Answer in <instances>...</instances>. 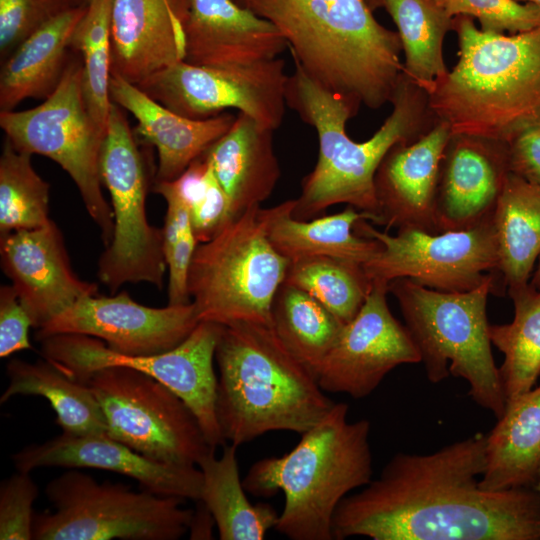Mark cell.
<instances>
[{
    "mask_svg": "<svg viewBox=\"0 0 540 540\" xmlns=\"http://www.w3.org/2000/svg\"><path fill=\"white\" fill-rule=\"evenodd\" d=\"M198 245L193 232L182 237L165 254L168 271V304L181 305L190 303L188 294V274L191 261Z\"/></svg>",
    "mask_w": 540,
    "mask_h": 540,
    "instance_id": "cell-44",
    "label": "cell"
},
{
    "mask_svg": "<svg viewBox=\"0 0 540 540\" xmlns=\"http://www.w3.org/2000/svg\"><path fill=\"white\" fill-rule=\"evenodd\" d=\"M1 266L39 329L78 300L98 294L96 283L73 271L62 232L46 225L0 236Z\"/></svg>",
    "mask_w": 540,
    "mask_h": 540,
    "instance_id": "cell-18",
    "label": "cell"
},
{
    "mask_svg": "<svg viewBox=\"0 0 540 540\" xmlns=\"http://www.w3.org/2000/svg\"><path fill=\"white\" fill-rule=\"evenodd\" d=\"M39 490L30 473L17 471L0 485V539H33V503Z\"/></svg>",
    "mask_w": 540,
    "mask_h": 540,
    "instance_id": "cell-40",
    "label": "cell"
},
{
    "mask_svg": "<svg viewBox=\"0 0 540 540\" xmlns=\"http://www.w3.org/2000/svg\"><path fill=\"white\" fill-rule=\"evenodd\" d=\"M451 17L478 20L480 29L497 33H517L540 25V6L515 0H430Z\"/></svg>",
    "mask_w": 540,
    "mask_h": 540,
    "instance_id": "cell-39",
    "label": "cell"
},
{
    "mask_svg": "<svg viewBox=\"0 0 540 540\" xmlns=\"http://www.w3.org/2000/svg\"><path fill=\"white\" fill-rule=\"evenodd\" d=\"M534 487H535L534 489L537 491V493H538L539 496H540V474H539V477H538V479H537V481H536Z\"/></svg>",
    "mask_w": 540,
    "mask_h": 540,
    "instance_id": "cell-50",
    "label": "cell"
},
{
    "mask_svg": "<svg viewBox=\"0 0 540 540\" xmlns=\"http://www.w3.org/2000/svg\"><path fill=\"white\" fill-rule=\"evenodd\" d=\"M511 323L489 325V337L503 355L499 367L506 403L535 387L540 377V290L529 284L508 289Z\"/></svg>",
    "mask_w": 540,
    "mask_h": 540,
    "instance_id": "cell-33",
    "label": "cell"
},
{
    "mask_svg": "<svg viewBox=\"0 0 540 540\" xmlns=\"http://www.w3.org/2000/svg\"><path fill=\"white\" fill-rule=\"evenodd\" d=\"M354 231L381 243L380 251L363 265L371 282L389 284L408 278L431 289L464 292L498 274L492 217L465 230L430 233L399 229L395 235L381 232L362 219Z\"/></svg>",
    "mask_w": 540,
    "mask_h": 540,
    "instance_id": "cell-14",
    "label": "cell"
},
{
    "mask_svg": "<svg viewBox=\"0 0 540 540\" xmlns=\"http://www.w3.org/2000/svg\"><path fill=\"white\" fill-rule=\"evenodd\" d=\"M114 0H90L71 40L82 60V89L87 108L105 131L111 107V20Z\"/></svg>",
    "mask_w": 540,
    "mask_h": 540,
    "instance_id": "cell-36",
    "label": "cell"
},
{
    "mask_svg": "<svg viewBox=\"0 0 540 540\" xmlns=\"http://www.w3.org/2000/svg\"><path fill=\"white\" fill-rule=\"evenodd\" d=\"M221 325L199 322L175 348L154 355L129 356L112 351L100 339L75 333L57 334L41 342V354L75 380L108 366H126L155 378L191 409L205 438L216 449L226 441L217 412L218 379L213 361Z\"/></svg>",
    "mask_w": 540,
    "mask_h": 540,
    "instance_id": "cell-13",
    "label": "cell"
},
{
    "mask_svg": "<svg viewBox=\"0 0 540 540\" xmlns=\"http://www.w3.org/2000/svg\"><path fill=\"white\" fill-rule=\"evenodd\" d=\"M530 285L534 288L540 290V256L537 261V266L535 267L531 279H530Z\"/></svg>",
    "mask_w": 540,
    "mask_h": 540,
    "instance_id": "cell-46",
    "label": "cell"
},
{
    "mask_svg": "<svg viewBox=\"0 0 540 540\" xmlns=\"http://www.w3.org/2000/svg\"><path fill=\"white\" fill-rule=\"evenodd\" d=\"M198 323L192 302L155 308L139 304L123 291L78 300L37 329L36 338L83 334L102 340L119 354L146 356L175 348Z\"/></svg>",
    "mask_w": 540,
    "mask_h": 540,
    "instance_id": "cell-17",
    "label": "cell"
},
{
    "mask_svg": "<svg viewBox=\"0 0 540 540\" xmlns=\"http://www.w3.org/2000/svg\"><path fill=\"white\" fill-rule=\"evenodd\" d=\"M344 326L345 323L304 290L285 282L280 286L272 305L271 327L315 376Z\"/></svg>",
    "mask_w": 540,
    "mask_h": 540,
    "instance_id": "cell-34",
    "label": "cell"
},
{
    "mask_svg": "<svg viewBox=\"0 0 540 540\" xmlns=\"http://www.w3.org/2000/svg\"><path fill=\"white\" fill-rule=\"evenodd\" d=\"M540 474V385L506 403L486 434L479 485L487 491L534 487Z\"/></svg>",
    "mask_w": 540,
    "mask_h": 540,
    "instance_id": "cell-28",
    "label": "cell"
},
{
    "mask_svg": "<svg viewBox=\"0 0 540 540\" xmlns=\"http://www.w3.org/2000/svg\"><path fill=\"white\" fill-rule=\"evenodd\" d=\"M172 183L189 208L198 243L211 240L234 219L229 199L203 155Z\"/></svg>",
    "mask_w": 540,
    "mask_h": 540,
    "instance_id": "cell-38",
    "label": "cell"
},
{
    "mask_svg": "<svg viewBox=\"0 0 540 540\" xmlns=\"http://www.w3.org/2000/svg\"><path fill=\"white\" fill-rule=\"evenodd\" d=\"M0 127L15 149L48 157L71 177L106 247L114 229L99 171L106 131L85 103L79 53L70 56L59 85L41 104L28 110L0 111Z\"/></svg>",
    "mask_w": 540,
    "mask_h": 540,
    "instance_id": "cell-10",
    "label": "cell"
},
{
    "mask_svg": "<svg viewBox=\"0 0 540 540\" xmlns=\"http://www.w3.org/2000/svg\"><path fill=\"white\" fill-rule=\"evenodd\" d=\"M492 220L504 285L511 289L529 284L540 256V186L510 172Z\"/></svg>",
    "mask_w": 540,
    "mask_h": 540,
    "instance_id": "cell-30",
    "label": "cell"
},
{
    "mask_svg": "<svg viewBox=\"0 0 540 540\" xmlns=\"http://www.w3.org/2000/svg\"><path fill=\"white\" fill-rule=\"evenodd\" d=\"M30 154L5 138L0 156V236L46 225L49 184L35 171Z\"/></svg>",
    "mask_w": 540,
    "mask_h": 540,
    "instance_id": "cell-37",
    "label": "cell"
},
{
    "mask_svg": "<svg viewBox=\"0 0 540 540\" xmlns=\"http://www.w3.org/2000/svg\"><path fill=\"white\" fill-rule=\"evenodd\" d=\"M284 282L313 296L345 324L358 314L372 287L362 265L325 256L290 261Z\"/></svg>",
    "mask_w": 540,
    "mask_h": 540,
    "instance_id": "cell-35",
    "label": "cell"
},
{
    "mask_svg": "<svg viewBox=\"0 0 540 540\" xmlns=\"http://www.w3.org/2000/svg\"><path fill=\"white\" fill-rule=\"evenodd\" d=\"M495 277L464 292L425 287L408 278L388 284L400 306L431 383L450 375L464 379L468 394L498 419L506 407L489 337L487 299Z\"/></svg>",
    "mask_w": 540,
    "mask_h": 540,
    "instance_id": "cell-7",
    "label": "cell"
},
{
    "mask_svg": "<svg viewBox=\"0 0 540 540\" xmlns=\"http://www.w3.org/2000/svg\"><path fill=\"white\" fill-rule=\"evenodd\" d=\"M458 61L429 94L438 121L452 134L509 142L540 124V25L517 33L483 31L453 18Z\"/></svg>",
    "mask_w": 540,
    "mask_h": 540,
    "instance_id": "cell-4",
    "label": "cell"
},
{
    "mask_svg": "<svg viewBox=\"0 0 540 540\" xmlns=\"http://www.w3.org/2000/svg\"><path fill=\"white\" fill-rule=\"evenodd\" d=\"M486 434L429 454L396 453L380 475L339 503L333 540H539L540 496L531 487H480Z\"/></svg>",
    "mask_w": 540,
    "mask_h": 540,
    "instance_id": "cell-1",
    "label": "cell"
},
{
    "mask_svg": "<svg viewBox=\"0 0 540 540\" xmlns=\"http://www.w3.org/2000/svg\"><path fill=\"white\" fill-rule=\"evenodd\" d=\"M515 1L520 2V3H529V4L540 6V0H515Z\"/></svg>",
    "mask_w": 540,
    "mask_h": 540,
    "instance_id": "cell-49",
    "label": "cell"
},
{
    "mask_svg": "<svg viewBox=\"0 0 540 540\" xmlns=\"http://www.w3.org/2000/svg\"><path fill=\"white\" fill-rule=\"evenodd\" d=\"M509 173L506 142L452 134L437 191L438 231L465 230L490 219Z\"/></svg>",
    "mask_w": 540,
    "mask_h": 540,
    "instance_id": "cell-22",
    "label": "cell"
},
{
    "mask_svg": "<svg viewBox=\"0 0 540 540\" xmlns=\"http://www.w3.org/2000/svg\"><path fill=\"white\" fill-rule=\"evenodd\" d=\"M295 199L265 209L268 236L276 250L289 261L325 256L364 265L381 249L373 238L355 233V224L369 214L353 206L313 220L293 217Z\"/></svg>",
    "mask_w": 540,
    "mask_h": 540,
    "instance_id": "cell-27",
    "label": "cell"
},
{
    "mask_svg": "<svg viewBox=\"0 0 540 540\" xmlns=\"http://www.w3.org/2000/svg\"><path fill=\"white\" fill-rule=\"evenodd\" d=\"M109 95L113 103L137 120L136 134L157 149L155 182L178 178L236 119V115L226 112L203 120L186 118L158 103L138 86L112 74Z\"/></svg>",
    "mask_w": 540,
    "mask_h": 540,
    "instance_id": "cell-24",
    "label": "cell"
},
{
    "mask_svg": "<svg viewBox=\"0 0 540 540\" xmlns=\"http://www.w3.org/2000/svg\"><path fill=\"white\" fill-rule=\"evenodd\" d=\"M196 510H193L192 519L189 526L190 539H212V529L216 526L215 520L200 500H197Z\"/></svg>",
    "mask_w": 540,
    "mask_h": 540,
    "instance_id": "cell-45",
    "label": "cell"
},
{
    "mask_svg": "<svg viewBox=\"0 0 540 540\" xmlns=\"http://www.w3.org/2000/svg\"><path fill=\"white\" fill-rule=\"evenodd\" d=\"M289 264L269 239L265 209L246 210L195 249L187 287L199 322L271 326Z\"/></svg>",
    "mask_w": 540,
    "mask_h": 540,
    "instance_id": "cell-8",
    "label": "cell"
},
{
    "mask_svg": "<svg viewBox=\"0 0 540 540\" xmlns=\"http://www.w3.org/2000/svg\"><path fill=\"white\" fill-rule=\"evenodd\" d=\"M65 8L85 7L90 0H59Z\"/></svg>",
    "mask_w": 540,
    "mask_h": 540,
    "instance_id": "cell-47",
    "label": "cell"
},
{
    "mask_svg": "<svg viewBox=\"0 0 540 540\" xmlns=\"http://www.w3.org/2000/svg\"><path fill=\"white\" fill-rule=\"evenodd\" d=\"M285 61L213 68L179 61L138 86L152 99L189 119L203 120L234 108L276 130L285 115Z\"/></svg>",
    "mask_w": 540,
    "mask_h": 540,
    "instance_id": "cell-15",
    "label": "cell"
},
{
    "mask_svg": "<svg viewBox=\"0 0 540 540\" xmlns=\"http://www.w3.org/2000/svg\"><path fill=\"white\" fill-rule=\"evenodd\" d=\"M220 458L211 451L198 463L200 501L211 512L221 540H262L274 529L279 513L268 503L253 504L240 479L237 446L225 444Z\"/></svg>",
    "mask_w": 540,
    "mask_h": 540,
    "instance_id": "cell-31",
    "label": "cell"
},
{
    "mask_svg": "<svg viewBox=\"0 0 540 540\" xmlns=\"http://www.w3.org/2000/svg\"><path fill=\"white\" fill-rule=\"evenodd\" d=\"M364 1L366 2L368 7L372 11H375V10L385 6V0H364Z\"/></svg>",
    "mask_w": 540,
    "mask_h": 540,
    "instance_id": "cell-48",
    "label": "cell"
},
{
    "mask_svg": "<svg viewBox=\"0 0 540 540\" xmlns=\"http://www.w3.org/2000/svg\"><path fill=\"white\" fill-rule=\"evenodd\" d=\"M17 471L40 467L96 468L136 480L141 489L183 500H199L202 472L196 465L152 460L108 435L62 433L41 444H31L11 457Z\"/></svg>",
    "mask_w": 540,
    "mask_h": 540,
    "instance_id": "cell-19",
    "label": "cell"
},
{
    "mask_svg": "<svg viewBox=\"0 0 540 540\" xmlns=\"http://www.w3.org/2000/svg\"><path fill=\"white\" fill-rule=\"evenodd\" d=\"M31 317L12 285L0 288V357L31 349Z\"/></svg>",
    "mask_w": 540,
    "mask_h": 540,
    "instance_id": "cell-42",
    "label": "cell"
},
{
    "mask_svg": "<svg viewBox=\"0 0 540 540\" xmlns=\"http://www.w3.org/2000/svg\"><path fill=\"white\" fill-rule=\"evenodd\" d=\"M215 360L219 427L237 447L268 432L302 434L336 403L270 325L221 326Z\"/></svg>",
    "mask_w": 540,
    "mask_h": 540,
    "instance_id": "cell-5",
    "label": "cell"
},
{
    "mask_svg": "<svg viewBox=\"0 0 540 540\" xmlns=\"http://www.w3.org/2000/svg\"><path fill=\"white\" fill-rule=\"evenodd\" d=\"M85 7L55 15L3 61L0 70V111L15 110L27 98L46 99L59 85L70 55L73 32Z\"/></svg>",
    "mask_w": 540,
    "mask_h": 540,
    "instance_id": "cell-26",
    "label": "cell"
},
{
    "mask_svg": "<svg viewBox=\"0 0 540 540\" xmlns=\"http://www.w3.org/2000/svg\"><path fill=\"white\" fill-rule=\"evenodd\" d=\"M273 23L293 58L356 116L377 110L395 93L402 70L397 31L380 24L364 0H245Z\"/></svg>",
    "mask_w": 540,
    "mask_h": 540,
    "instance_id": "cell-3",
    "label": "cell"
},
{
    "mask_svg": "<svg viewBox=\"0 0 540 540\" xmlns=\"http://www.w3.org/2000/svg\"><path fill=\"white\" fill-rule=\"evenodd\" d=\"M387 292L388 284L372 282L360 311L323 359L316 377L325 392L361 399L397 366L421 362L409 331L388 307Z\"/></svg>",
    "mask_w": 540,
    "mask_h": 540,
    "instance_id": "cell-16",
    "label": "cell"
},
{
    "mask_svg": "<svg viewBox=\"0 0 540 540\" xmlns=\"http://www.w3.org/2000/svg\"><path fill=\"white\" fill-rule=\"evenodd\" d=\"M294 65L285 87L286 105L316 130L319 154L315 167L302 180L293 217L309 220L344 203L369 214L377 224L376 171L393 146L418 139L438 122L429 94L402 71L390 102L392 112L371 138L356 142L345 129L346 122L355 117L349 105L313 81L297 62Z\"/></svg>",
    "mask_w": 540,
    "mask_h": 540,
    "instance_id": "cell-2",
    "label": "cell"
},
{
    "mask_svg": "<svg viewBox=\"0 0 540 540\" xmlns=\"http://www.w3.org/2000/svg\"><path fill=\"white\" fill-rule=\"evenodd\" d=\"M384 8L397 27L403 73L430 94L448 72L443 43L453 17L430 0H385Z\"/></svg>",
    "mask_w": 540,
    "mask_h": 540,
    "instance_id": "cell-32",
    "label": "cell"
},
{
    "mask_svg": "<svg viewBox=\"0 0 540 540\" xmlns=\"http://www.w3.org/2000/svg\"><path fill=\"white\" fill-rule=\"evenodd\" d=\"M273 131L238 112L230 129L203 154L229 199L233 218L260 206L278 183Z\"/></svg>",
    "mask_w": 540,
    "mask_h": 540,
    "instance_id": "cell-25",
    "label": "cell"
},
{
    "mask_svg": "<svg viewBox=\"0 0 540 540\" xmlns=\"http://www.w3.org/2000/svg\"><path fill=\"white\" fill-rule=\"evenodd\" d=\"M108 189L113 236L98 261V278L113 293L127 283L162 289L167 271L162 229L146 213L148 181L143 157L120 106L111 103L99 161Z\"/></svg>",
    "mask_w": 540,
    "mask_h": 540,
    "instance_id": "cell-11",
    "label": "cell"
},
{
    "mask_svg": "<svg viewBox=\"0 0 540 540\" xmlns=\"http://www.w3.org/2000/svg\"><path fill=\"white\" fill-rule=\"evenodd\" d=\"M183 61L230 68L278 58L288 44L278 28L233 0H187Z\"/></svg>",
    "mask_w": 540,
    "mask_h": 540,
    "instance_id": "cell-21",
    "label": "cell"
},
{
    "mask_svg": "<svg viewBox=\"0 0 540 540\" xmlns=\"http://www.w3.org/2000/svg\"><path fill=\"white\" fill-rule=\"evenodd\" d=\"M8 386L0 403L16 395L41 396L56 413V423L71 435H107L102 408L90 387L68 376L43 357L34 363L12 359L6 366Z\"/></svg>",
    "mask_w": 540,
    "mask_h": 540,
    "instance_id": "cell-29",
    "label": "cell"
},
{
    "mask_svg": "<svg viewBox=\"0 0 540 540\" xmlns=\"http://www.w3.org/2000/svg\"><path fill=\"white\" fill-rule=\"evenodd\" d=\"M187 0H114L111 74L138 85L184 59Z\"/></svg>",
    "mask_w": 540,
    "mask_h": 540,
    "instance_id": "cell-23",
    "label": "cell"
},
{
    "mask_svg": "<svg viewBox=\"0 0 540 540\" xmlns=\"http://www.w3.org/2000/svg\"><path fill=\"white\" fill-rule=\"evenodd\" d=\"M81 382L102 408L107 435L134 451L162 463L198 465L215 450L186 403L150 375L108 366Z\"/></svg>",
    "mask_w": 540,
    "mask_h": 540,
    "instance_id": "cell-12",
    "label": "cell"
},
{
    "mask_svg": "<svg viewBox=\"0 0 540 540\" xmlns=\"http://www.w3.org/2000/svg\"><path fill=\"white\" fill-rule=\"evenodd\" d=\"M509 171L540 186V124L530 126L507 142Z\"/></svg>",
    "mask_w": 540,
    "mask_h": 540,
    "instance_id": "cell-43",
    "label": "cell"
},
{
    "mask_svg": "<svg viewBox=\"0 0 540 540\" xmlns=\"http://www.w3.org/2000/svg\"><path fill=\"white\" fill-rule=\"evenodd\" d=\"M346 403H335L299 442L280 457L255 462L242 480L256 497L284 495L275 530L291 540H333L332 520L352 490L372 479L370 422L348 420Z\"/></svg>",
    "mask_w": 540,
    "mask_h": 540,
    "instance_id": "cell-6",
    "label": "cell"
},
{
    "mask_svg": "<svg viewBox=\"0 0 540 540\" xmlns=\"http://www.w3.org/2000/svg\"><path fill=\"white\" fill-rule=\"evenodd\" d=\"M65 8L59 0H0V59Z\"/></svg>",
    "mask_w": 540,
    "mask_h": 540,
    "instance_id": "cell-41",
    "label": "cell"
},
{
    "mask_svg": "<svg viewBox=\"0 0 540 540\" xmlns=\"http://www.w3.org/2000/svg\"><path fill=\"white\" fill-rule=\"evenodd\" d=\"M451 136L449 126L438 121L418 139L397 144L387 152L374 178L377 225L440 233L436 198L441 164Z\"/></svg>",
    "mask_w": 540,
    "mask_h": 540,
    "instance_id": "cell-20",
    "label": "cell"
},
{
    "mask_svg": "<svg viewBox=\"0 0 540 540\" xmlns=\"http://www.w3.org/2000/svg\"><path fill=\"white\" fill-rule=\"evenodd\" d=\"M45 493L54 511L34 514V540H177L193 515L183 499L98 483L74 469L52 479Z\"/></svg>",
    "mask_w": 540,
    "mask_h": 540,
    "instance_id": "cell-9",
    "label": "cell"
},
{
    "mask_svg": "<svg viewBox=\"0 0 540 540\" xmlns=\"http://www.w3.org/2000/svg\"><path fill=\"white\" fill-rule=\"evenodd\" d=\"M235 3H237L238 5H241V6H244V2L245 0H233ZM245 7V6H244Z\"/></svg>",
    "mask_w": 540,
    "mask_h": 540,
    "instance_id": "cell-51",
    "label": "cell"
}]
</instances>
